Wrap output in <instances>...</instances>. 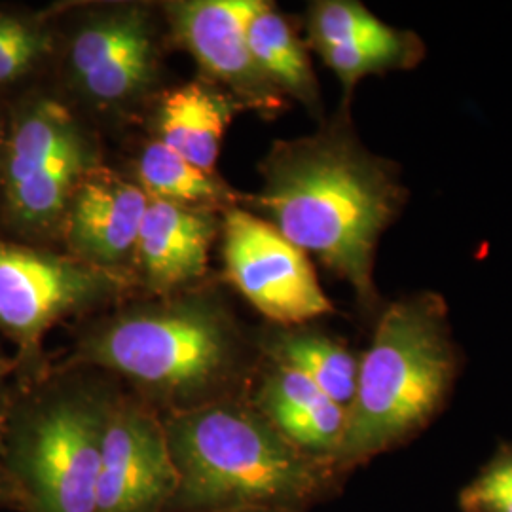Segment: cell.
I'll list each match as a JSON object with an SVG mask.
<instances>
[{"label": "cell", "instance_id": "1", "mask_svg": "<svg viewBox=\"0 0 512 512\" xmlns=\"http://www.w3.org/2000/svg\"><path fill=\"white\" fill-rule=\"evenodd\" d=\"M57 363L103 370L167 418L247 399L262 355L224 298L186 289L116 304L76 330Z\"/></svg>", "mask_w": 512, "mask_h": 512}, {"label": "cell", "instance_id": "2", "mask_svg": "<svg viewBox=\"0 0 512 512\" xmlns=\"http://www.w3.org/2000/svg\"><path fill=\"white\" fill-rule=\"evenodd\" d=\"M258 171V192L241 194L239 207L270 222L374 308L378 243L406 202L397 167L338 118L306 137L275 141Z\"/></svg>", "mask_w": 512, "mask_h": 512}, {"label": "cell", "instance_id": "3", "mask_svg": "<svg viewBox=\"0 0 512 512\" xmlns=\"http://www.w3.org/2000/svg\"><path fill=\"white\" fill-rule=\"evenodd\" d=\"M179 488L169 512H310L348 475L277 433L249 399L164 418Z\"/></svg>", "mask_w": 512, "mask_h": 512}, {"label": "cell", "instance_id": "4", "mask_svg": "<svg viewBox=\"0 0 512 512\" xmlns=\"http://www.w3.org/2000/svg\"><path fill=\"white\" fill-rule=\"evenodd\" d=\"M458 374V348L439 294L389 304L359 361L336 467L351 476L416 439L448 403Z\"/></svg>", "mask_w": 512, "mask_h": 512}, {"label": "cell", "instance_id": "5", "mask_svg": "<svg viewBox=\"0 0 512 512\" xmlns=\"http://www.w3.org/2000/svg\"><path fill=\"white\" fill-rule=\"evenodd\" d=\"M122 391L103 370L57 361L16 382L0 461L18 484L21 512H93L105 429Z\"/></svg>", "mask_w": 512, "mask_h": 512}, {"label": "cell", "instance_id": "6", "mask_svg": "<svg viewBox=\"0 0 512 512\" xmlns=\"http://www.w3.org/2000/svg\"><path fill=\"white\" fill-rule=\"evenodd\" d=\"M101 165L95 133L50 84L19 97L10 105L0 236L61 251L71 198Z\"/></svg>", "mask_w": 512, "mask_h": 512}, {"label": "cell", "instance_id": "7", "mask_svg": "<svg viewBox=\"0 0 512 512\" xmlns=\"http://www.w3.org/2000/svg\"><path fill=\"white\" fill-rule=\"evenodd\" d=\"M164 38L162 8L150 4L65 6L50 86L80 114L128 120L160 97Z\"/></svg>", "mask_w": 512, "mask_h": 512}, {"label": "cell", "instance_id": "8", "mask_svg": "<svg viewBox=\"0 0 512 512\" xmlns=\"http://www.w3.org/2000/svg\"><path fill=\"white\" fill-rule=\"evenodd\" d=\"M128 279L67 255L0 236V334L14 346L16 382L42 376L52 359L48 332L122 302Z\"/></svg>", "mask_w": 512, "mask_h": 512}, {"label": "cell", "instance_id": "9", "mask_svg": "<svg viewBox=\"0 0 512 512\" xmlns=\"http://www.w3.org/2000/svg\"><path fill=\"white\" fill-rule=\"evenodd\" d=\"M220 234L228 281L274 327H302L334 311L308 255L270 222L238 205L222 213Z\"/></svg>", "mask_w": 512, "mask_h": 512}, {"label": "cell", "instance_id": "10", "mask_svg": "<svg viewBox=\"0 0 512 512\" xmlns=\"http://www.w3.org/2000/svg\"><path fill=\"white\" fill-rule=\"evenodd\" d=\"M264 0H175L162 4L167 37L192 55L203 78L230 93L243 110L264 118L287 107V97L256 65L247 27Z\"/></svg>", "mask_w": 512, "mask_h": 512}, {"label": "cell", "instance_id": "11", "mask_svg": "<svg viewBox=\"0 0 512 512\" xmlns=\"http://www.w3.org/2000/svg\"><path fill=\"white\" fill-rule=\"evenodd\" d=\"M177 488L164 418L124 389L105 429L93 512H169Z\"/></svg>", "mask_w": 512, "mask_h": 512}, {"label": "cell", "instance_id": "12", "mask_svg": "<svg viewBox=\"0 0 512 512\" xmlns=\"http://www.w3.org/2000/svg\"><path fill=\"white\" fill-rule=\"evenodd\" d=\"M148 207L145 190L101 165L80 183L61 230V251L133 283V260Z\"/></svg>", "mask_w": 512, "mask_h": 512}, {"label": "cell", "instance_id": "13", "mask_svg": "<svg viewBox=\"0 0 512 512\" xmlns=\"http://www.w3.org/2000/svg\"><path fill=\"white\" fill-rule=\"evenodd\" d=\"M220 228L222 213L148 198L133 260V283H141L154 296L190 289L207 274Z\"/></svg>", "mask_w": 512, "mask_h": 512}, {"label": "cell", "instance_id": "14", "mask_svg": "<svg viewBox=\"0 0 512 512\" xmlns=\"http://www.w3.org/2000/svg\"><path fill=\"white\" fill-rule=\"evenodd\" d=\"M247 399L300 452L334 463L346 429V408L306 376L262 359Z\"/></svg>", "mask_w": 512, "mask_h": 512}, {"label": "cell", "instance_id": "15", "mask_svg": "<svg viewBox=\"0 0 512 512\" xmlns=\"http://www.w3.org/2000/svg\"><path fill=\"white\" fill-rule=\"evenodd\" d=\"M238 101L219 86L192 80L165 90L154 109V139L203 171L215 173L220 148Z\"/></svg>", "mask_w": 512, "mask_h": 512}, {"label": "cell", "instance_id": "16", "mask_svg": "<svg viewBox=\"0 0 512 512\" xmlns=\"http://www.w3.org/2000/svg\"><path fill=\"white\" fill-rule=\"evenodd\" d=\"M264 361L306 376L327 397L348 410L353 401L359 361L346 342L311 327H268L255 332Z\"/></svg>", "mask_w": 512, "mask_h": 512}, {"label": "cell", "instance_id": "17", "mask_svg": "<svg viewBox=\"0 0 512 512\" xmlns=\"http://www.w3.org/2000/svg\"><path fill=\"white\" fill-rule=\"evenodd\" d=\"M57 6L29 8L0 4V101L50 84L57 54Z\"/></svg>", "mask_w": 512, "mask_h": 512}, {"label": "cell", "instance_id": "18", "mask_svg": "<svg viewBox=\"0 0 512 512\" xmlns=\"http://www.w3.org/2000/svg\"><path fill=\"white\" fill-rule=\"evenodd\" d=\"M249 50L266 78L287 99L300 101L311 112L321 110L317 76L308 50L293 25L275 10L272 2H262L247 27Z\"/></svg>", "mask_w": 512, "mask_h": 512}, {"label": "cell", "instance_id": "19", "mask_svg": "<svg viewBox=\"0 0 512 512\" xmlns=\"http://www.w3.org/2000/svg\"><path fill=\"white\" fill-rule=\"evenodd\" d=\"M133 181L152 200L177 203L192 209L224 213L241 203V194L219 177L217 171H203L156 139L148 141L139 150Z\"/></svg>", "mask_w": 512, "mask_h": 512}, {"label": "cell", "instance_id": "20", "mask_svg": "<svg viewBox=\"0 0 512 512\" xmlns=\"http://www.w3.org/2000/svg\"><path fill=\"white\" fill-rule=\"evenodd\" d=\"M323 63L338 76L346 93L370 74L406 71L416 67L423 57V42L410 31H401L389 40L361 46H332L317 50Z\"/></svg>", "mask_w": 512, "mask_h": 512}, {"label": "cell", "instance_id": "21", "mask_svg": "<svg viewBox=\"0 0 512 512\" xmlns=\"http://www.w3.org/2000/svg\"><path fill=\"white\" fill-rule=\"evenodd\" d=\"M310 44L317 50L332 46H361L384 42L399 29L376 18L365 4L355 0L313 2L308 12Z\"/></svg>", "mask_w": 512, "mask_h": 512}, {"label": "cell", "instance_id": "22", "mask_svg": "<svg viewBox=\"0 0 512 512\" xmlns=\"http://www.w3.org/2000/svg\"><path fill=\"white\" fill-rule=\"evenodd\" d=\"M461 512H512V442H501L458 495Z\"/></svg>", "mask_w": 512, "mask_h": 512}, {"label": "cell", "instance_id": "23", "mask_svg": "<svg viewBox=\"0 0 512 512\" xmlns=\"http://www.w3.org/2000/svg\"><path fill=\"white\" fill-rule=\"evenodd\" d=\"M14 393H16V366L12 357H8L0 346V444H2L4 427L14 401Z\"/></svg>", "mask_w": 512, "mask_h": 512}, {"label": "cell", "instance_id": "24", "mask_svg": "<svg viewBox=\"0 0 512 512\" xmlns=\"http://www.w3.org/2000/svg\"><path fill=\"white\" fill-rule=\"evenodd\" d=\"M0 511H23V497L19 492L18 484L6 471L2 461H0Z\"/></svg>", "mask_w": 512, "mask_h": 512}, {"label": "cell", "instance_id": "25", "mask_svg": "<svg viewBox=\"0 0 512 512\" xmlns=\"http://www.w3.org/2000/svg\"><path fill=\"white\" fill-rule=\"evenodd\" d=\"M8 135H10V105L0 101V184H2V169L8 147Z\"/></svg>", "mask_w": 512, "mask_h": 512}, {"label": "cell", "instance_id": "26", "mask_svg": "<svg viewBox=\"0 0 512 512\" xmlns=\"http://www.w3.org/2000/svg\"><path fill=\"white\" fill-rule=\"evenodd\" d=\"M241 512H274V511H241Z\"/></svg>", "mask_w": 512, "mask_h": 512}]
</instances>
